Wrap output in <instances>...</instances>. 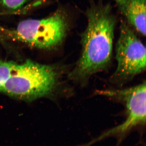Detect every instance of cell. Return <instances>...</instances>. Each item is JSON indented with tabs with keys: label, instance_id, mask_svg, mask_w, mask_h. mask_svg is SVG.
I'll return each mask as SVG.
<instances>
[{
	"label": "cell",
	"instance_id": "obj_3",
	"mask_svg": "<svg viewBox=\"0 0 146 146\" xmlns=\"http://www.w3.org/2000/svg\"><path fill=\"white\" fill-rule=\"evenodd\" d=\"M68 28V17L65 13L58 11L43 19L21 21L14 29L0 27V34L5 39L18 41L37 48L49 50L62 44Z\"/></svg>",
	"mask_w": 146,
	"mask_h": 146
},
{
	"label": "cell",
	"instance_id": "obj_4",
	"mask_svg": "<svg viewBox=\"0 0 146 146\" xmlns=\"http://www.w3.org/2000/svg\"><path fill=\"white\" fill-rule=\"evenodd\" d=\"M115 52L117 66L111 78L113 83H126L146 70V48L129 25L121 23Z\"/></svg>",
	"mask_w": 146,
	"mask_h": 146
},
{
	"label": "cell",
	"instance_id": "obj_5",
	"mask_svg": "<svg viewBox=\"0 0 146 146\" xmlns=\"http://www.w3.org/2000/svg\"><path fill=\"white\" fill-rule=\"evenodd\" d=\"M96 94L122 103L125 106L126 118L122 123L107 131L93 142L108 136H123L136 127L145 124V81L137 86L124 89L97 91Z\"/></svg>",
	"mask_w": 146,
	"mask_h": 146
},
{
	"label": "cell",
	"instance_id": "obj_9",
	"mask_svg": "<svg viewBox=\"0 0 146 146\" xmlns=\"http://www.w3.org/2000/svg\"><path fill=\"white\" fill-rule=\"evenodd\" d=\"M4 40H5L4 38L2 36V35H1L0 34V42H1V41H4Z\"/></svg>",
	"mask_w": 146,
	"mask_h": 146
},
{
	"label": "cell",
	"instance_id": "obj_1",
	"mask_svg": "<svg viewBox=\"0 0 146 146\" xmlns=\"http://www.w3.org/2000/svg\"><path fill=\"white\" fill-rule=\"evenodd\" d=\"M85 14L87 25L81 35V54L69 74L71 80L80 84L110 64L117 22L109 4L92 3Z\"/></svg>",
	"mask_w": 146,
	"mask_h": 146
},
{
	"label": "cell",
	"instance_id": "obj_7",
	"mask_svg": "<svg viewBox=\"0 0 146 146\" xmlns=\"http://www.w3.org/2000/svg\"><path fill=\"white\" fill-rule=\"evenodd\" d=\"M18 64L12 61L0 60V88L15 70Z\"/></svg>",
	"mask_w": 146,
	"mask_h": 146
},
{
	"label": "cell",
	"instance_id": "obj_8",
	"mask_svg": "<svg viewBox=\"0 0 146 146\" xmlns=\"http://www.w3.org/2000/svg\"><path fill=\"white\" fill-rule=\"evenodd\" d=\"M29 0H0V4L5 8L15 10L21 8Z\"/></svg>",
	"mask_w": 146,
	"mask_h": 146
},
{
	"label": "cell",
	"instance_id": "obj_6",
	"mask_svg": "<svg viewBox=\"0 0 146 146\" xmlns=\"http://www.w3.org/2000/svg\"><path fill=\"white\" fill-rule=\"evenodd\" d=\"M129 25L146 35V0H114Z\"/></svg>",
	"mask_w": 146,
	"mask_h": 146
},
{
	"label": "cell",
	"instance_id": "obj_2",
	"mask_svg": "<svg viewBox=\"0 0 146 146\" xmlns=\"http://www.w3.org/2000/svg\"><path fill=\"white\" fill-rule=\"evenodd\" d=\"M58 79L55 67L27 60L18 64L0 92L23 100H33L52 94Z\"/></svg>",
	"mask_w": 146,
	"mask_h": 146
}]
</instances>
